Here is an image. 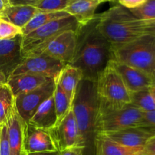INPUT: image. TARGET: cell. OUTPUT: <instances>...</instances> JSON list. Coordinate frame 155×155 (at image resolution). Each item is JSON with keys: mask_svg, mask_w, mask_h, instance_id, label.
Segmentation results:
<instances>
[{"mask_svg": "<svg viewBox=\"0 0 155 155\" xmlns=\"http://www.w3.org/2000/svg\"><path fill=\"white\" fill-rule=\"evenodd\" d=\"M97 18L98 15L95 20L79 30L75 54L69 64L82 71L83 79L92 81H96L110 61V43L97 30Z\"/></svg>", "mask_w": 155, "mask_h": 155, "instance_id": "cell-1", "label": "cell"}, {"mask_svg": "<svg viewBox=\"0 0 155 155\" xmlns=\"http://www.w3.org/2000/svg\"><path fill=\"white\" fill-rule=\"evenodd\" d=\"M96 27L110 45L127 43L146 34L145 21L138 19L117 2L98 15Z\"/></svg>", "mask_w": 155, "mask_h": 155, "instance_id": "cell-2", "label": "cell"}, {"mask_svg": "<svg viewBox=\"0 0 155 155\" xmlns=\"http://www.w3.org/2000/svg\"><path fill=\"white\" fill-rule=\"evenodd\" d=\"M98 109L95 81L83 79L77 87L72 104V110L80 133L81 145L85 148L93 143L95 123Z\"/></svg>", "mask_w": 155, "mask_h": 155, "instance_id": "cell-3", "label": "cell"}, {"mask_svg": "<svg viewBox=\"0 0 155 155\" xmlns=\"http://www.w3.org/2000/svg\"><path fill=\"white\" fill-rule=\"evenodd\" d=\"M110 60L133 67L151 76L155 61V36L146 33L127 43L110 45Z\"/></svg>", "mask_w": 155, "mask_h": 155, "instance_id": "cell-4", "label": "cell"}, {"mask_svg": "<svg viewBox=\"0 0 155 155\" xmlns=\"http://www.w3.org/2000/svg\"><path fill=\"white\" fill-rule=\"evenodd\" d=\"M98 110H116L130 104V92L110 61L95 81Z\"/></svg>", "mask_w": 155, "mask_h": 155, "instance_id": "cell-5", "label": "cell"}, {"mask_svg": "<svg viewBox=\"0 0 155 155\" xmlns=\"http://www.w3.org/2000/svg\"><path fill=\"white\" fill-rule=\"evenodd\" d=\"M80 24L72 16L51 21L29 34L23 36L21 51L24 58L36 55L53 39L68 30L78 33Z\"/></svg>", "mask_w": 155, "mask_h": 155, "instance_id": "cell-6", "label": "cell"}, {"mask_svg": "<svg viewBox=\"0 0 155 155\" xmlns=\"http://www.w3.org/2000/svg\"><path fill=\"white\" fill-rule=\"evenodd\" d=\"M143 114V112L132 104L116 110H97L95 123V135L139 127Z\"/></svg>", "mask_w": 155, "mask_h": 155, "instance_id": "cell-7", "label": "cell"}, {"mask_svg": "<svg viewBox=\"0 0 155 155\" xmlns=\"http://www.w3.org/2000/svg\"><path fill=\"white\" fill-rule=\"evenodd\" d=\"M55 89V80H49L33 91L15 98V105L21 117L26 123L30 120L38 107L52 96Z\"/></svg>", "mask_w": 155, "mask_h": 155, "instance_id": "cell-8", "label": "cell"}, {"mask_svg": "<svg viewBox=\"0 0 155 155\" xmlns=\"http://www.w3.org/2000/svg\"><path fill=\"white\" fill-rule=\"evenodd\" d=\"M65 65V64L49 56L42 54H37L24 58L22 63L16 68L12 75L32 74L56 80Z\"/></svg>", "mask_w": 155, "mask_h": 155, "instance_id": "cell-9", "label": "cell"}, {"mask_svg": "<svg viewBox=\"0 0 155 155\" xmlns=\"http://www.w3.org/2000/svg\"><path fill=\"white\" fill-rule=\"evenodd\" d=\"M58 151L81 147L80 133L72 108L64 119L48 130Z\"/></svg>", "mask_w": 155, "mask_h": 155, "instance_id": "cell-10", "label": "cell"}, {"mask_svg": "<svg viewBox=\"0 0 155 155\" xmlns=\"http://www.w3.org/2000/svg\"><path fill=\"white\" fill-rule=\"evenodd\" d=\"M77 42V32L65 31L48 42L38 54H45L65 64H69L75 54Z\"/></svg>", "mask_w": 155, "mask_h": 155, "instance_id": "cell-11", "label": "cell"}, {"mask_svg": "<svg viewBox=\"0 0 155 155\" xmlns=\"http://www.w3.org/2000/svg\"><path fill=\"white\" fill-rule=\"evenodd\" d=\"M23 36L0 40V74L7 80L24 61L21 51Z\"/></svg>", "mask_w": 155, "mask_h": 155, "instance_id": "cell-12", "label": "cell"}, {"mask_svg": "<svg viewBox=\"0 0 155 155\" xmlns=\"http://www.w3.org/2000/svg\"><path fill=\"white\" fill-rule=\"evenodd\" d=\"M109 61L120 76L130 93L150 89L154 83L149 74L140 70L114 61Z\"/></svg>", "mask_w": 155, "mask_h": 155, "instance_id": "cell-13", "label": "cell"}, {"mask_svg": "<svg viewBox=\"0 0 155 155\" xmlns=\"http://www.w3.org/2000/svg\"><path fill=\"white\" fill-rule=\"evenodd\" d=\"M6 125L11 155H26L24 143L27 123L21 117L15 105L9 114Z\"/></svg>", "mask_w": 155, "mask_h": 155, "instance_id": "cell-14", "label": "cell"}, {"mask_svg": "<svg viewBox=\"0 0 155 155\" xmlns=\"http://www.w3.org/2000/svg\"><path fill=\"white\" fill-rule=\"evenodd\" d=\"M24 150L26 154L29 153L58 151L48 130L36 128L27 124Z\"/></svg>", "mask_w": 155, "mask_h": 155, "instance_id": "cell-15", "label": "cell"}, {"mask_svg": "<svg viewBox=\"0 0 155 155\" xmlns=\"http://www.w3.org/2000/svg\"><path fill=\"white\" fill-rule=\"evenodd\" d=\"M100 134H102L112 142L131 148H143L147 141L153 136L145 130L138 127Z\"/></svg>", "mask_w": 155, "mask_h": 155, "instance_id": "cell-16", "label": "cell"}, {"mask_svg": "<svg viewBox=\"0 0 155 155\" xmlns=\"http://www.w3.org/2000/svg\"><path fill=\"white\" fill-rule=\"evenodd\" d=\"M104 2V0H71L64 12L74 17L82 27L97 18L95 11Z\"/></svg>", "mask_w": 155, "mask_h": 155, "instance_id": "cell-17", "label": "cell"}, {"mask_svg": "<svg viewBox=\"0 0 155 155\" xmlns=\"http://www.w3.org/2000/svg\"><path fill=\"white\" fill-rule=\"evenodd\" d=\"M12 4L0 14V18L14 25L23 29L39 11L30 5L23 4L18 1H11Z\"/></svg>", "mask_w": 155, "mask_h": 155, "instance_id": "cell-18", "label": "cell"}, {"mask_svg": "<svg viewBox=\"0 0 155 155\" xmlns=\"http://www.w3.org/2000/svg\"><path fill=\"white\" fill-rule=\"evenodd\" d=\"M51 79L32 74H21L12 75L7 80V83L14 97L33 91L42 86Z\"/></svg>", "mask_w": 155, "mask_h": 155, "instance_id": "cell-19", "label": "cell"}, {"mask_svg": "<svg viewBox=\"0 0 155 155\" xmlns=\"http://www.w3.org/2000/svg\"><path fill=\"white\" fill-rule=\"evenodd\" d=\"M95 155H144L143 148H131L112 142L102 134L95 135Z\"/></svg>", "mask_w": 155, "mask_h": 155, "instance_id": "cell-20", "label": "cell"}, {"mask_svg": "<svg viewBox=\"0 0 155 155\" xmlns=\"http://www.w3.org/2000/svg\"><path fill=\"white\" fill-rule=\"evenodd\" d=\"M83 79V74L80 69L70 64H66L59 74L55 82L66 93L73 104L77 87Z\"/></svg>", "mask_w": 155, "mask_h": 155, "instance_id": "cell-21", "label": "cell"}, {"mask_svg": "<svg viewBox=\"0 0 155 155\" xmlns=\"http://www.w3.org/2000/svg\"><path fill=\"white\" fill-rule=\"evenodd\" d=\"M27 124L45 130H49L55 125L56 113L53 95L38 107Z\"/></svg>", "mask_w": 155, "mask_h": 155, "instance_id": "cell-22", "label": "cell"}, {"mask_svg": "<svg viewBox=\"0 0 155 155\" xmlns=\"http://www.w3.org/2000/svg\"><path fill=\"white\" fill-rule=\"evenodd\" d=\"M70 16L68 13H66L64 11L60 12H41L36 14L33 19L22 29L23 35L29 34L31 32L34 31L36 29L51 22V21H56V20L61 19V18H66Z\"/></svg>", "mask_w": 155, "mask_h": 155, "instance_id": "cell-23", "label": "cell"}, {"mask_svg": "<svg viewBox=\"0 0 155 155\" xmlns=\"http://www.w3.org/2000/svg\"><path fill=\"white\" fill-rule=\"evenodd\" d=\"M54 102V108L56 113L55 125L61 122L72 108V103L68 98V95L61 89V88L55 82V89L53 94ZM54 125V126H55Z\"/></svg>", "mask_w": 155, "mask_h": 155, "instance_id": "cell-24", "label": "cell"}, {"mask_svg": "<svg viewBox=\"0 0 155 155\" xmlns=\"http://www.w3.org/2000/svg\"><path fill=\"white\" fill-rule=\"evenodd\" d=\"M130 104L143 113L154 111L155 100L149 89L130 93Z\"/></svg>", "mask_w": 155, "mask_h": 155, "instance_id": "cell-25", "label": "cell"}, {"mask_svg": "<svg viewBox=\"0 0 155 155\" xmlns=\"http://www.w3.org/2000/svg\"><path fill=\"white\" fill-rule=\"evenodd\" d=\"M23 4L30 5L41 12H54L64 11L71 0H23L18 1Z\"/></svg>", "mask_w": 155, "mask_h": 155, "instance_id": "cell-26", "label": "cell"}, {"mask_svg": "<svg viewBox=\"0 0 155 155\" xmlns=\"http://www.w3.org/2000/svg\"><path fill=\"white\" fill-rule=\"evenodd\" d=\"M15 106V97L7 84L0 87V126L6 124L11 110Z\"/></svg>", "mask_w": 155, "mask_h": 155, "instance_id": "cell-27", "label": "cell"}, {"mask_svg": "<svg viewBox=\"0 0 155 155\" xmlns=\"http://www.w3.org/2000/svg\"><path fill=\"white\" fill-rule=\"evenodd\" d=\"M130 12L136 18L142 21L155 20V0H146L142 5Z\"/></svg>", "mask_w": 155, "mask_h": 155, "instance_id": "cell-28", "label": "cell"}, {"mask_svg": "<svg viewBox=\"0 0 155 155\" xmlns=\"http://www.w3.org/2000/svg\"><path fill=\"white\" fill-rule=\"evenodd\" d=\"M23 35L22 29L0 18V40L12 39Z\"/></svg>", "mask_w": 155, "mask_h": 155, "instance_id": "cell-29", "label": "cell"}, {"mask_svg": "<svg viewBox=\"0 0 155 155\" xmlns=\"http://www.w3.org/2000/svg\"><path fill=\"white\" fill-rule=\"evenodd\" d=\"M138 127L143 129L152 136H155V110L144 113L140 124Z\"/></svg>", "mask_w": 155, "mask_h": 155, "instance_id": "cell-30", "label": "cell"}, {"mask_svg": "<svg viewBox=\"0 0 155 155\" xmlns=\"http://www.w3.org/2000/svg\"><path fill=\"white\" fill-rule=\"evenodd\" d=\"M0 155H11L6 124L0 126Z\"/></svg>", "mask_w": 155, "mask_h": 155, "instance_id": "cell-31", "label": "cell"}, {"mask_svg": "<svg viewBox=\"0 0 155 155\" xmlns=\"http://www.w3.org/2000/svg\"><path fill=\"white\" fill-rule=\"evenodd\" d=\"M145 1L146 0H119L117 2L122 5L123 7L131 11L140 7L145 3Z\"/></svg>", "mask_w": 155, "mask_h": 155, "instance_id": "cell-32", "label": "cell"}, {"mask_svg": "<svg viewBox=\"0 0 155 155\" xmlns=\"http://www.w3.org/2000/svg\"><path fill=\"white\" fill-rule=\"evenodd\" d=\"M144 155H155V136L150 138L143 148Z\"/></svg>", "mask_w": 155, "mask_h": 155, "instance_id": "cell-33", "label": "cell"}, {"mask_svg": "<svg viewBox=\"0 0 155 155\" xmlns=\"http://www.w3.org/2000/svg\"><path fill=\"white\" fill-rule=\"evenodd\" d=\"M84 150V148L81 147H74L58 151V155H83Z\"/></svg>", "mask_w": 155, "mask_h": 155, "instance_id": "cell-34", "label": "cell"}, {"mask_svg": "<svg viewBox=\"0 0 155 155\" xmlns=\"http://www.w3.org/2000/svg\"><path fill=\"white\" fill-rule=\"evenodd\" d=\"M145 33L155 36V20L145 21Z\"/></svg>", "mask_w": 155, "mask_h": 155, "instance_id": "cell-35", "label": "cell"}, {"mask_svg": "<svg viewBox=\"0 0 155 155\" xmlns=\"http://www.w3.org/2000/svg\"><path fill=\"white\" fill-rule=\"evenodd\" d=\"M11 4H12V2H11L10 0H0V14Z\"/></svg>", "mask_w": 155, "mask_h": 155, "instance_id": "cell-36", "label": "cell"}, {"mask_svg": "<svg viewBox=\"0 0 155 155\" xmlns=\"http://www.w3.org/2000/svg\"><path fill=\"white\" fill-rule=\"evenodd\" d=\"M26 155H58V151L54 152H36V153H29Z\"/></svg>", "mask_w": 155, "mask_h": 155, "instance_id": "cell-37", "label": "cell"}, {"mask_svg": "<svg viewBox=\"0 0 155 155\" xmlns=\"http://www.w3.org/2000/svg\"><path fill=\"white\" fill-rule=\"evenodd\" d=\"M7 83V78L3 74H0V87Z\"/></svg>", "mask_w": 155, "mask_h": 155, "instance_id": "cell-38", "label": "cell"}, {"mask_svg": "<svg viewBox=\"0 0 155 155\" xmlns=\"http://www.w3.org/2000/svg\"><path fill=\"white\" fill-rule=\"evenodd\" d=\"M149 90H150V92H151V95H152V96L154 97V100H155V83H153L152 86H151V87H150Z\"/></svg>", "mask_w": 155, "mask_h": 155, "instance_id": "cell-39", "label": "cell"}, {"mask_svg": "<svg viewBox=\"0 0 155 155\" xmlns=\"http://www.w3.org/2000/svg\"><path fill=\"white\" fill-rule=\"evenodd\" d=\"M151 78H152V80H154V82L155 83V61H154V65H153L152 70H151Z\"/></svg>", "mask_w": 155, "mask_h": 155, "instance_id": "cell-40", "label": "cell"}]
</instances>
